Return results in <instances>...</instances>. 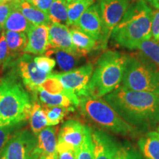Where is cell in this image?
Returning a JSON list of instances; mask_svg holds the SVG:
<instances>
[{
	"instance_id": "6da1fadb",
	"label": "cell",
	"mask_w": 159,
	"mask_h": 159,
	"mask_svg": "<svg viewBox=\"0 0 159 159\" xmlns=\"http://www.w3.org/2000/svg\"><path fill=\"white\" fill-rule=\"evenodd\" d=\"M103 99L136 130H152L159 123V96L156 94L130 90L122 85Z\"/></svg>"
},
{
	"instance_id": "7a4b0ae2",
	"label": "cell",
	"mask_w": 159,
	"mask_h": 159,
	"mask_svg": "<svg viewBox=\"0 0 159 159\" xmlns=\"http://www.w3.org/2000/svg\"><path fill=\"white\" fill-rule=\"evenodd\" d=\"M152 10L144 0L129 5L122 19L111 33L117 44L128 49H137L145 40L150 39Z\"/></svg>"
},
{
	"instance_id": "3957f363",
	"label": "cell",
	"mask_w": 159,
	"mask_h": 159,
	"mask_svg": "<svg viewBox=\"0 0 159 159\" xmlns=\"http://www.w3.org/2000/svg\"><path fill=\"white\" fill-rule=\"evenodd\" d=\"M33 108L31 97L13 73L0 80V128L21 124Z\"/></svg>"
},
{
	"instance_id": "277c9868",
	"label": "cell",
	"mask_w": 159,
	"mask_h": 159,
	"mask_svg": "<svg viewBox=\"0 0 159 159\" xmlns=\"http://www.w3.org/2000/svg\"><path fill=\"white\" fill-rule=\"evenodd\" d=\"M128 55L108 50L97 60L89 83V96L102 97L118 88L122 83Z\"/></svg>"
},
{
	"instance_id": "5b68a950",
	"label": "cell",
	"mask_w": 159,
	"mask_h": 159,
	"mask_svg": "<svg viewBox=\"0 0 159 159\" xmlns=\"http://www.w3.org/2000/svg\"><path fill=\"white\" fill-rule=\"evenodd\" d=\"M122 83L130 90L159 96V68L142 53L128 55Z\"/></svg>"
},
{
	"instance_id": "8992f818",
	"label": "cell",
	"mask_w": 159,
	"mask_h": 159,
	"mask_svg": "<svg viewBox=\"0 0 159 159\" xmlns=\"http://www.w3.org/2000/svg\"><path fill=\"white\" fill-rule=\"evenodd\" d=\"M83 114L102 128L123 136L132 135L136 129L126 122L104 99L91 96L80 98Z\"/></svg>"
},
{
	"instance_id": "52a82bcc",
	"label": "cell",
	"mask_w": 159,
	"mask_h": 159,
	"mask_svg": "<svg viewBox=\"0 0 159 159\" xmlns=\"http://www.w3.org/2000/svg\"><path fill=\"white\" fill-rule=\"evenodd\" d=\"M37 138L27 130L16 131L0 152V159H40Z\"/></svg>"
},
{
	"instance_id": "ba28073f",
	"label": "cell",
	"mask_w": 159,
	"mask_h": 159,
	"mask_svg": "<svg viewBox=\"0 0 159 159\" xmlns=\"http://www.w3.org/2000/svg\"><path fill=\"white\" fill-rule=\"evenodd\" d=\"M129 6V0H99V7L102 25V48H105L111 33L118 25Z\"/></svg>"
},
{
	"instance_id": "9c48e42d",
	"label": "cell",
	"mask_w": 159,
	"mask_h": 159,
	"mask_svg": "<svg viewBox=\"0 0 159 159\" xmlns=\"http://www.w3.org/2000/svg\"><path fill=\"white\" fill-rule=\"evenodd\" d=\"M94 71V66L89 63L72 70L53 74L61 81L64 88L78 98L89 96V83Z\"/></svg>"
},
{
	"instance_id": "30bf717a",
	"label": "cell",
	"mask_w": 159,
	"mask_h": 159,
	"mask_svg": "<svg viewBox=\"0 0 159 159\" xmlns=\"http://www.w3.org/2000/svg\"><path fill=\"white\" fill-rule=\"evenodd\" d=\"M35 57L30 55H21L16 61L18 74L22 80L26 88L34 93L37 88L44 82L50 75L43 72L37 66Z\"/></svg>"
},
{
	"instance_id": "8fae6325",
	"label": "cell",
	"mask_w": 159,
	"mask_h": 159,
	"mask_svg": "<svg viewBox=\"0 0 159 159\" xmlns=\"http://www.w3.org/2000/svg\"><path fill=\"white\" fill-rule=\"evenodd\" d=\"M71 27H75L90 35L96 41H102V25L99 13V4L92 5L81 16L77 23Z\"/></svg>"
},
{
	"instance_id": "7c38bea8",
	"label": "cell",
	"mask_w": 159,
	"mask_h": 159,
	"mask_svg": "<svg viewBox=\"0 0 159 159\" xmlns=\"http://www.w3.org/2000/svg\"><path fill=\"white\" fill-rule=\"evenodd\" d=\"M57 49L85 56V54L79 51L72 42L68 26L59 23H52L49 25V49Z\"/></svg>"
},
{
	"instance_id": "4fadbf2b",
	"label": "cell",
	"mask_w": 159,
	"mask_h": 159,
	"mask_svg": "<svg viewBox=\"0 0 159 159\" xmlns=\"http://www.w3.org/2000/svg\"><path fill=\"white\" fill-rule=\"evenodd\" d=\"M89 127L77 120H68L61 126L57 142L69 144L75 152L84 142Z\"/></svg>"
},
{
	"instance_id": "5bb4252c",
	"label": "cell",
	"mask_w": 159,
	"mask_h": 159,
	"mask_svg": "<svg viewBox=\"0 0 159 159\" xmlns=\"http://www.w3.org/2000/svg\"><path fill=\"white\" fill-rule=\"evenodd\" d=\"M27 35V44L24 52L42 55L49 49V26L31 25Z\"/></svg>"
},
{
	"instance_id": "9a60e30c",
	"label": "cell",
	"mask_w": 159,
	"mask_h": 159,
	"mask_svg": "<svg viewBox=\"0 0 159 159\" xmlns=\"http://www.w3.org/2000/svg\"><path fill=\"white\" fill-rule=\"evenodd\" d=\"M94 159H114L116 150L119 148L112 137L102 130L91 132Z\"/></svg>"
},
{
	"instance_id": "2e32d148",
	"label": "cell",
	"mask_w": 159,
	"mask_h": 159,
	"mask_svg": "<svg viewBox=\"0 0 159 159\" xmlns=\"http://www.w3.org/2000/svg\"><path fill=\"white\" fill-rule=\"evenodd\" d=\"M11 2L13 7L21 12L32 25L49 26L52 24L47 13L36 8L26 0H13Z\"/></svg>"
},
{
	"instance_id": "e0dca14e",
	"label": "cell",
	"mask_w": 159,
	"mask_h": 159,
	"mask_svg": "<svg viewBox=\"0 0 159 159\" xmlns=\"http://www.w3.org/2000/svg\"><path fill=\"white\" fill-rule=\"evenodd\" d=\"M138 146L145 159H159V133L148 132L139 139Z\"/></svg>"
},
{
	"instance_id": "ac0fdd59",
	"label": "cell",
	"mask_w": 159,
	"mask_h": 159,
	"mask_svg": "<svg viewBox=\"0 0 159 159\" xmlns=\"http://www.w3.org/2000/svg\"><path fill=\"white\" fill-rule=\"evenodd\" d=\"M37 147L41 156L56 153V129L47 127L41 130L37 136Z\"/></svg>"
},
{
	"instance_id": "d6986e66",
	"label": "cell",
	"mask_w": 159,
	"mask_h": 159,
	"mask_svg": "<svg viewBox=\"0 0 159 159\" xmlns=\"http://www.w3.org/2000/svg\"><path fill=\"white\" fill-rule=\"evenodd\" d=\"M5 37L10 52L11 61L14 62L21 56L20 54L24 52L27 44V37L25 33L14 31H5Z\"/></svg>"
},
{
	"instance_id": "ffe728a7",
	"label": "cell",
	"mask_w": 159,
	"mask_h": 159,
	"mask_svg": "<svg viewBox=\"0 0 159 159\" xmlns=\"http://www.w3.org/2000/svg\"><path fill=\"white\" fill-rule=\"evenodd\" d=\"M52 55H55L60 69L64 71L72 70V69L78 63L80 59L84 57L83 55L57 49H49L46 52L47 56L50 57Z\"/></svg>"
},
{
	"instance_id": "44dd1931",
	"label": "cell",
	"mask_w": 159,
	"mask_h": 159,
	"mask_svg": "<svg viewBox=\"0 0 159 159\" xmlns=\"http://www.w3.org/2000/svg\"><path fill=\"white\" fill-rule=\"evenodd\" d=\"M29 119L32 132L35 136H38V134L48 125L44 107L41 106L37 102L33 103V108Z\"/></svg>"
},
{
	"instance_id": "7402d4cb",
	"label": "cell",
	"mask_w": 159,
	"mask_h": 159,
	"mask_svg": "<svg viewBox=\"0 0 159 159\" xmlns=\"http://www.w3.org/2000/svg\"><path fill=\"white\" fill-rule=\"evenodd\" d=\"M32 24L18 10L13 9L6 20L4 30L27 33Z\"/></svg>"
},
{
	"instance_id": "603a6c76",
	"label": "cell",
	"mask_w": 159,
	"mask_h": 159,
	"mask_svg": "<svg viewBox=\"0 0 159 159\" xmlns=\"http://www.w3.org/2000/svg\"><path fill=\"white\" fill-rule=\"evenodd\" d=\"M33 94L36 95L39 100L47 106H63L65 108H74L75 106L66 95L49 94L39 86Z\"/></svg>"
},
{
	"instance_id": "cb8c5ba5",
	"label": "cell",
	"mask_w": 159,
	"mask_h": 159,
	"mask_svg": "<svg viewBox=\"0 0 159 159\" xmlns=\"http://www.w3.org/2000/svg\"><path fill=\"white\" fill-rule=\"evenodd\" d=\"M70 33L72 42L79 51L86 55L89 52L96 48L97 41L90 35L85 34V33L75 27H71Z\"/></svg>"
},
{
	"instance_id": "d4e9b609",
	"label": "cell",
	"mask_w": 159,
	"mask_h": 159,
	"mask_svg": "<svg viewBox=\"0 0 159 159\" xmlns=\"http://www.w3.org/2000/svg\"><path fill=\"white\" fill-rule=\"evenodd\" d=\"M94 0H83L68 3L67 5V22L68 27H72L78 21L83 13L94 4Z\"/></svg>"
},
{
	"instance_id": "484cf974",
	"label": "cell",
	"mask_w": 159,
	"mask_h": 159,
	"mask_svg": "<svg viewBox=\"0 0 159 159\" xmlns=\"http://www.w3.org/2000/svg\"><path fill=\"white\" fill-rule=\"evenodd\" d=\"M66 0H54L49 10L48 16L51 23L66 24L67 22Z\"/></svg>"
},
{
	"instance_id": "4316f807",
	"label": "cell",
	"mask_w": 159,
	"mask_h": 159,
	"mask_svg": "<svg viewBox=\"0 0 159 159\" xmlns=\"http://www.w3.org/2000/svg\"><path fill=\"white\" fill-rule=\"evenodd\" d=\"M137 49L159 68V41L151 39L145 40L139 43Z\"/></svg>"
},
{
	"instance_id": "83f0119b",
	"label": "cell",
	"mask_w": 159,
	"mask_h": 159,
	"mask_svg": "<svg viewBox=\"0 0 159 159\" xmlns=\"http://www.w3.org/2000/svg\"><path fill=\"white\" fill-rule=\"evenodd\" d=\"M47 117V124L49 126L58 125L66 115L70 111L75 110L74 108H65L63 106H47L44 107Z\"/></svg>"
},
{
	"instance_id": "f1b7e54d",
	"label": "cell",
	"mask_w": 159,
	"mask_h": 159,
	"mask_svg": "<svg viewBox=\"0 0 159 159\" xmlns=\"http://www.w3.org/2000/svg\"><path fill=\"white\" fill-rule=\"evenodd\" d=\"M76 159H94L91 130L89 128L85 134L84 142L77 150Z\"/></svg>"
},
{
	"instance_id": "f546056e",
	"label": "cell",
	"mask_w": 159,
	"mask_h": 159,
	"mask_svg": "<svg viewBox=\"0 0 159 159\" xmlns=\"http://www.w3.org/2000/svg\"><path fill=\"white\" fill-rule=\"evenodd\" d=\"M114 159H145L140 150L130 146L119 145Z\"/></svg>"
},
{
	"instance_id": "4dcf8cb0",
	"label": "cell",
	"mask_w": 159,
	"mask_h": 159,
	"mask_svg": "<svg viewBox=\"0 0 159 159\" xmlns=\"http://www.w3.org/2000/svg\"><path fill=\"white\" fill-rule=\"evenodd\" d=\"M2 64H3L5 67L13 64L10 57V52L6 41L5 30L2 31L0 35V65Z\"/></svg>"
},
{
	"instance_id": "1f68e13d",
	"label": "cell",
	"mask_w": 159,
	"mask_h": 159,
	"mask_svg": "<svg viewBox=\"0 0 159 159\" xmlns=\"http://www.w3.org/2000/svg\"><path fill=\"white\" fill-rule=\"evenodd\" d=\"M34 61L37 66L43 72L48 75L52 74V71L55 66L56 62L53 58L47 56V55H41V56L35 57Z\"/></svg>"
},
{
	"instance_id": "d6a6232c",
	"label": "cell",
	"mask_w": 159,
	"mask_h": 159,
	"mask_svg": "<svg viewBox=\"0 0 159 159\" xmlns=\"http://www.w3.org/2000/svg\"><path fill=\"white\" fill-rule=\"evenodd\" d=\"M56 152L57 159H76V152L66 143L57 142Z\"/></svg>"
},
{
	"instance_id": "836d02e7",
	"label": "cell",
	"mask_w": 159,
	"mask_h": 159,
	"mask_svg": "<svg viewBox=\"0 0 159 159\" xmlns=\"http://www.w3.org/2000/svg\"><path fill=\"white\" fill-rule=\"evenodd\" d=\"M21 124L0 128V152L5 148L6 144L13 136V134L16 131H17V129L21 128Z\"/></svg>"
},
{
	"instance_id": "e575fe53",
	"label": "cell",
	"mask_w": 159,
	"mask_h": 159,
	"mask_svg": "<svg viewBox=\"0 0 159 159\" xmlns=\"http://www.w3.org/2000/svg\"><path fill=\"white\" fill-rule=\"evenodd\" d=\"M13 9V6L11 2L0 4V30H4L6 20Z\"/></svg>"
},
{
	"instance_id": "d590c367",
	"label": "cell",
	"mask_w": 159,
	"mask_h": 159,
	"mask_svg": "<svg viewBox=\"0 0 159 159\" xmlns=\"http://www.w3.org/2000/svg\"><path fill=\"white\" fill-rule=\"evenodd\" d=\"M151 37L155 41H159V10L152 13Z\"/></svg>"
},
{
	"instance_id": "8d00e7d4",
	"label": "cell",
	"mask_w": 159,
	"mask_h": 159,
	"mask_svg": "<svg viewBox=\"0 0 159 159\" xmlns=\"http://www.w3.org/2000/svg\"><path fill=\"white\" fill-rule=\"evenodd\" d=\"M36 8L48 14L49 10L54 0H26Z\"/></svg>"
},
{
	"instance_id": "74e56055",
	"label": "cell",
	"mask_w": 159,
	"mask_h": 159,
	"mask_svg": "<svg viewBox=\"0 0 159 159\" xmlns=\"http://www.w3.org/2000/svg\"><path fill=\"white\" fill-rule=\"evenodd\" d=\"M40 159H57V152L55 154L48 155V156H44V155H42V156L40 157Z\"/></svg>"
},
{
	"instance_id": "f35d334b",
	"label": "cell",
	"mask_w": 159,
	"mask_h": 159,
	"mask_svg": "<svg viewBox=\"0 0 159 159\" xmlns=\"http://www.w3.org/2000/svg\"><path fill=\"white\" fill-rule=\"evenodd\" d=\"M148 2L155 8L159 10V0H148Z\"/></svg>"
},
{
	"instance_id": "ab89813d",
	"label": "cell",
	"mask_w": 159,
	"mask_h": 159,
	"mask_svg": "<svg viewBox=\"0 0 159 159\" xmlns=\"http://www.w3.org/2000/svg\"><path fill=\"white\" fill-rule=\"evenodd\" d=\"M80 1H83V0H66V2L68 3L75 2H80Z\"/></svg>"
},
{
	"instance_id": "60d3db41",
	"label": "cell",
	"mask_w": 159,
	"mask_h": 159,
	"mask_svg": "<svg viewBox=\"0 0 159 159\" xmlns=\"http://www.w3.org/2000/svg\"><path fill=\"white\" fill-rule=\"evenodd\" d=\"M7 2V0H0V4H3Z\"/></svg>"
},
{
	"instance_id": "b9f144b4",
	"label": "cell",
	"mask_w": 159,
	"mask_h": 159,
	"mask_svg": "<svg viewBox=\"0 0 159 159\" xmlns=\"http://www.w3.org/2000/svg\"><path fill=\"white\" fill-rule=\"evenodd\" d=\"M158 124H159V123H158ZM157 130H158V131H157V132H158V133H159V125H158V128H157Z\"/></svg>"
},
{
	"instance_id": "7bdbcfd3",
	"label": "cell",
	"mask_w": 159,
	"mask_h": 159,
	"mask_svg": "<svg viewBox=\"0 0 159 159\" xmlns=\"http://www.w3.org/2000/svg\"><path fill=\"white\" fill-rule=\"evenodd\" d=\"M13 1V0H7V2H12Z\"/></svg>"
}]
</instances>
